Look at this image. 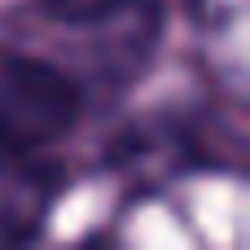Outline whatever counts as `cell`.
<instances>
[{"label": "cell", "instance_id": "1", "mask_svg": "<svg viewBox=\"0 0 250 250\" xmlns=\"http://www.w3.org/2000/svg\"><path fill=\"white\" fill-rule=\"evenodd\" d=\"M79 123V88L35 53H0V158L35 163Z\"/></svg>", "mask_w": 250, "mask_h": 250}, {"label": "cell", "instance_id": "2", "mask_svg": "<svg viewBox=\"0 0 250 250\" xmlns=\"http://www.w3.org/2000/svg\"><path fill=\"white\" fill-rule=\"evenodd\" d=\"M35 4L53 22H66V26H105L110 18H119L136 0H35Z\"/></svg>", "mask_w": 250, "mask_h": 250}]
</instances>
